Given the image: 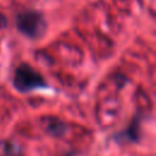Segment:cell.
<instances>
[{"label":"cell","instance_id":"cell-1","mask_svg":"<svg viewBox=\"0 0 156 156\" xmlns=\"http://www.w3.org/2000/svg\"><path fill=\"white\" fill-rule=\"evenodd\" d=\"M13 85L18 91L27 93L35 89L46 88L48 83L37 69L27 63H22L15 69Z\"/></svg>","mask_w":156,"mask_h":156},{"label":"cell","instance_id":"cell-2","mask_svg":"<svg viewBox=\"0 0 156 156\" xmlns=\"http://www.w3.org/2000/svg\"><path fill=\"white\" fill-rule=\"evenodd\" d=\"M17 28L29 38H38L45 32L46 23L39 12L26 11L17 16Z\"/></svg>","mask_w":156,"mask_h":156},{"label":"cell","instance_id":"cell-3","mask_svg":"<svg viewBox=\"0 0 156 156\" xmlns=\"http://www.w3.org/2000/svg\"><path fill=\"white\" fill-rule=\"evenodd\" d=\"M45 128L50 134L54 135H62L66 132V126L60 119L56 118H49L48 123L45 124Z\"/></svg>","mask_w":156,"mask_h":156},{"label":"cell","instance_id":"cell-4","mask_svg":"<svg viewBox=\"0 0 156 156\" xmlns=\"http://www.w3.org/2000/svg\"><path fill=\"white\" fill-rule=\"evenodd\" d=\"M1 149L4 150V155L5 156H16V155H18V151H20L18 145L12 144L11 141H7V143L2 144Z\"/></svg>","mask_w":156,"mask_h":156},{"label":"cell","instance_id":"cell-5","mask_svg":"<svg viewBox=\"0 0 156 156\" xmlns=\"http://www.w3.org/2000/svg\"><path fill=\"white\" fill-rule=\"evenodd\" d=\"M5 24H6V20H5V17L0 13V26H1V27H4Z\"/></svg>","mask_w":156,"mask_h":156}]
</instances>
